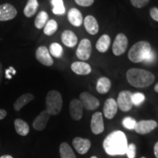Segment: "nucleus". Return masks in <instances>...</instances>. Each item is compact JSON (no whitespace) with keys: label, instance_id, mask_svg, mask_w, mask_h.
Returning <instances> with one entry per match:
<instances>
[{"label":"nucleus","instance_id":"nucleus-1","mask_svg":"<svg viewBox=\"0 0 158 158\" xmlns=\"http://www.w3.org/2000/svg\"><path fill=\"white\" fill-rule=\"evenodd\" d=\"M103 149L108 155L111 156L123 155L126 154L128 142L126 135L122 131L116 130L105 138Z\"/></svg>","mask_w":158,"mask_h":158},{"label":"nucleus","instance_id":"nucleus-2","mask_svg":"<svg viewBox=\"0 0 158 158\" xmlns=\"http://www.w3.org/2000/svg\"><path fill=\"white\" fill-rule=\"evenodd\" d=\"M126 78L131 86L136 88L147 87L155 81V76L149 71L140 68H131L126 73Z\"/></svg>","mask_w":158,"mask_h":158},{"label":"nucleus","instance_id":"nucleus-3","mask_svg":"<svg viewBox=\"0 0 158 158\" xmlns=\"http://www.w3.org/2000/svg\"><path fill=\"white\" fill-rule=\"evenodd\" d=\"M151 45L147 41H139L134 44L128 52V58L134 63L143 62L150 51Z\"/></svg>","mask_w":158,"mask_h":158},{"label":"nucleus","instance_id":"nucleus-4","mask_svg":"<svg viewBox=\"0 0 158 158\" xmlns=\"http://www.w3.org/2000/svg\"><path fill=\"white\" fill-rule=\"evenodd\" d=\"M62 97L58 91L51 90L48 92L45 98L46 110L50 115H58L62 110Z\"/></svg>","mask_w":158,"mask_h":158},{"label":"nucleus","instance_id":"nucleus-5","mask_svg":"<svg viewBox=\"0 0 158 158\" xmlns=\"http://www.w3.org/2000/svg\"><path fill=\"white\" fill-rule=\"evenodd\" d=\"M132 94L130 91H122L117 98V106L123 112H127L132 109L133 104L132 101Z\"/></svg>","mask_w":158,"mask_h":158},{"label":"nucleus","instance_id":"nucleus-6","mask_svg":"<svg viewBox=\"0 0 158 158\" xmlns=\"http://www.w3.org/2000/svg\"><path fill=\"white\" fill-rule=\"evenodd\" d=\"M128 45V40L126 35L123 33H119L116 35L112 47L114 54L115 56H120L123 54L127 50Z\"/></svg>","mask_w":158,"mask_h":158},{"label":"nucleus","instance_id":"nucleus-7","mask_svg":"<svg viewBox=\"0 0 158 158\" xmlns=\"http://www.w3.org/2000/svg\"><path fill=\"white\" fill-rule=\"evenodd\" d=\"M79 98H80L79 100L81 102L83 106L87 110H95L100 106V101L98 99L87 92L81 93Z\"/></svg>","mask_w":158,"mask_h":158},{"label":"nucleus","instance_id":"nucleus-8","mask_svg":"<svg viewBox=\"0 0 158 158\" xmlns=\"http://www.w3.org/2000/svg\"><path fill=\"white\" fill-rule=\"evenodd\" d=\"M92 54V43L89 39H83L76 50V56L82 61L89 59Z\"/></svg>","mask_w":158,"mask_h":158},{"label":"nucleus","instance_id":"nucleus-9","mask_svg":"<svg viewBox=\"0 0 158 158\" xmlns=\"http://www.w3.org/2000/svg\"><path fill=\"white\" fill-rule=\"evenodd\" d=\"M35 57L40 63L45 65V66L50 67L52 66L54 64V60H53L52 57L51 56L48 49L43 45L40 46L37 49L36 53H35Z\"/></svg>","mask_w":158,"mask_h":158},{"label":"nucleus","instance_id":"nucleus-10","mask_svg":"<svg viewBox=\"0 0 158 158\" xmlns=\"http://www.w3.org/2000/svg\"><path fill=\"white\" fill-rule=\"evenodd\" d=\"M157 122L155 120H141L136 123L135 130L141 135L149 133L157 127Z\"/></svg>","mask_w":158,"mask_h":158},{"label":"nucleus","instance_id":"nucleus-11","mask_svg":"<svg viewBox=\"0 0 158 158\" xmlns=\"http://www.w3.org/2000/svg\"><path fill=\"white\" fill-rule=\"evenodd\" d=\"M17 15L14 6L5 3L0 5V21H7L13 19Z\"/></svg>","mask_w":158,"mask_h":158},{"label":"nucleus","instance_id":"nucleus-12","mask_svg":"<svg viewBox=\"0 0 158 158\" xmlns=\"http://www.w3.org/2000/svg\"><path fill=\"white\" fill-rule=\"evenodd\" d=\"M90 126L94 135H99L104 131V122L101 112H95L92 115Z\"/></svg>","mask_w":158,"mask_h":158},{"label":"nucleus","instance_id":"nucleus-13","mask_svg":"<svg viewBox=\"0 0 158 158\" xmlns=\"http://www.w3.org/2000/svg\"><path fill=\"white\" fill-rule=\"evenodd\" d=\"M83 110H84V106L80 100L78 99H73L71 100L69 106V110H70V115L73 119L76 121L81 119Z\"/></svg>","mask_w":158,"mask_h":158},{"label":"nucleus","instance_id":"nucleus-14","mask_svg":"<svg viewBox=\"0 0 158 158\" xmlns=\"http://www.w3.org/2000/svg\"><path fill=\"white\" fill-rule=\"evenodd\" d=\"M73 146L77 152L80 155H85L90 149L91 141L87 138L76 137L73 140Z\"/></svg>","mask_w":158,"mask_h":158},{"label":"nucleus","instance_id":"nucleus-15","mask_svg":"<svg viewBox=\"0 0 158 158\" xmlns=\"http://www.w3.org/2000/svg\"><path fill=\"white\" fill-rule=\"evenodd\" d=\"M50 114L46 110H43L38 116L35 118V119L33 122L32 126L35 130L37 131H42L45 128L48 123L49 118H50Z\"/></svg>","mask_w":158,"mask_h":158},{"label":"nucleus","instance_id":"nucleus-16","mask_svg":"<svg viewBox=\"0 0 158 158\" xmlns=\"http://www.w3.org/2000/svg\"><path fill=\"white\" fill-rule=\"evenodd\" d=\"M117 102L113 98H108L106 100L103 107L104 115L108 119L113 118L117 113Z\"/></svg>","mask_w":158,"mask_h":158},{"label":"nucleus","instance_id":"nucleus-17","mask_svg":"<svg viewBox=\"0 0 158 158\" xmlns=\"http://www.w3.org/2000/svg\"><path fill=\"white\" fill-rule=\"evenodd\" d=\"M71 70L75 73L80 76H86L92 71V68L87 63L84 62H75L71 64Z\"/></svg>","mask_w":158,"mask_h":158},{"label":"nucleus","instance_id":"nucleus-18","mask_svg":"<svg viewBox=\"0 0 158 158\" xmlns=\"http://www.w3.org/2000/svg\"><path fill=\"white\" fill-rule=\"evenodd\" d=\"M85 29L89 34L94 35L99 31V25L95 18L92 15H87L84 21Z\"/></svg>","mask_w":158,"mask_h":158},{"label":"nucleus","instance_id":"nucleus-19","mask_svg":"<svg viewBox=\"0 0 158 158\" xmlns=\"http://www.w3.org/2000/svg\"><path fill=\"white\" fill-rule=\"evenodd\" d=\"M61 39L63 44L69 48H73L78 43V37L73 31L70 30H65L62 32Z\"/></svg>","mask_w":158,"mask_h":158},{"label":"nucleus","instance_id":"nucleus-20","mask_svg":"<svg viewBox=\"0 0 158 158\" xmlns=\"http://www.w3.org/2000/svg\"><path fill=\"white\" fill-rule=\"evenodd\" d=\"M68 19L69 22L74 27H80L83 23L81 13L76 8H71L68 11Z\"/></svg>","mask_w":158,"mask_h":158},{"label":"nucleus","instance_id":"nucleus-21","mask_svg":"<svg viewBox=\"0 0 158 158\" xmlns=\"http://www.w3.org/2000/svg\"><path fill=\"white\" fill-rule=\"evenodd\" d=\"M34 99L35 96L33 95L32 94H23L21 96H20L19 98L15 100L14 104H13V108H14L15 110L19 111L23 106H25L26 105L28 104L29 102H31V100H33Z\"/></svg>","mask_w":158,"mask_h":158},{"label":"nucleus","instance_id":"nucleus-22","mask_svg":"<svg viewBox=\"0 0 158 158\" xmlns=\"http://www.w3.org/2000/svg\"><path fill=\"white\" fill-rule=\"evenodd\" d=\"M111 87V82L109 78L106 77H101L97 82L96 89L100 94H106L109 92Z\"/></svg>","mask_w":158,"mask_h":158},{"label":"nucleus","instance_id":"nucleus-23","mask_svg":"<svg viewBox=\"0 0 158 158\" xmlns=\"http://www.w3.org/2000/svg\"><path fill=\"white\" fill-rule=\"evenodd\" d=\"M14 126L16 133L21 136L27 135L29 133V126L25 121L21 118H16L14 121Z\"/></svg>","mask_w":158,"mask_h":158},{"label":"nucleus","instance_id":"nucleus-24","mask_svg":"<svg viewBox=\"0 0 158 158\" xmlns=\"http://www.w3.org/2000/svg\"><path fill=\"white\" fill-rule=\"evenodd\" d=\"M110 45V37L108 35H103L99 38L96 43V48L99 52L105 53L109 48Z\"/></svg>","mask_w":158,"mask_h":158},{"label":"nucleus","instance_id":"nucleus-25","mask_svg":"<svg viewBox=\"0 0 158 158\" xmlns=\"http://www.w3.org/2000/svg\"><path fill=\"white\" fill-rule=\"evenodd\" d=\"M38 6L39 4L37 0H28L27 5L23 9V14L27 18L32 17L37 13Z\"/></svg>","mask_w":158,"mask_h":158},{"label":"nucleus","instance_id":"nucleus-26","mask_svg":"<svg viewBox=\"0 0 158 158\" xmlns=\"http://www.w3.org/2000/svg\"><path fill=\"white\" fill-rule=\"evenodd\" d=\"M59 154L61 158H76L72 148L66 142H63L59 146Z\"/></svg>","mask_w":158,"mask_h":158},{"label":"nucleus","instance_id":"nucleus-27","mask_svg":"<svg viewBox=\"0 0 158 158\" xmlns=\"http://www.w3.org/2000/svg\"><path fill=\"white\" fill-rule=\"evenodd\" d=\"M48 21V15L45 11H40L37 14L35 20V26L37 29H41L44 28L45 25Z\"/></svg>","mask_w":158,"mask_h":158},{"label":"nucleus","instance_id":"nucleus-28","mask_svg":"<svg viewBox=\"0 0 158 158\" xmlns=\"http://www.w3.org/2000/svg\"><path fill=\"white\" fill-rule=\"evenodd\" d=\"M51 5L53 6V13L55 15H64L65 13V7L63 0H52Z\"/></svg>","mask_w":158,"mask_h":158},{"label":"nucleus","instance_id":"nucleus-29","mask_svg":"<svg viewBox=\"0 0 158 158\" xmlns=\"http://www.w3.org/2000/svg\"><path fill=\"white\" fill-rule=\"evenodd\" d=\"M57 29H58V24H57L56 21L55 20L51 19L48 21V22L45 25L43 31L46 35L51 36L56 32Z\"/></svg>","mask_w":158,"mask_h":158},{"label":"nucleus","instance_id":"nucleus-30","mask_svg":"<svg viewBox=\"0 0 158 158\" xmlns=\"http://www.w3.org/2000/svg\"><path fill=\"white\" fill-rule=\"evenodd\" d=\"M49 53L56 58H60L63 54L62 47L57 43H51L49 47Z\"/></svg>","mask_w":158,"mask_h":158},{"label":"nucleus","instance_id":"nucleus-31","mask_svg":"<svg viewBox=\"0 0 158 158\" xmlns=\"http://www.w3.org/2000/svg\"><path fill=\"white\" fill-rule=\"evenodd\" d=\"M136 123L137 122L135 118L130 116H127L122 120V125L127 130H135Z\"/></svg>","mask_w":158,"mask_h":158},{"label":"nucleus","instance_id":"nucleus-32","mask_svg":"<svg viewBox=\"0 0 158 158\" xmlns=\"http://www.w3.org/2000/svg\"><path fill=\"white\" fill-rule=\"evenodd\" d=\"M145 100V95L141 92H136L132 94V101L133 106H138L141 103H143Z\"/></svg>","mask_w":158,"mask_h":158},{"label":"nucleus","instance_id":"nucleus-33","mask_svg":"<svg viewBox=\"0 0 158 158\" xmlns=\"http://www.w3.org/2000/svg\"><path fill=\"white\" fill-rule=\"evenodd\" d=\"M126 155L128 158H135L136 155V146L134 143L128 144V147L126 151Z\"/></svg>","mask_w":158,"mask_h":158},{"label":"nucleus","instance_id":"nucleus-34","mask_svg":"<svg viewBox=\"0 0 158 158\" xmlns=\"http://www.w3.org/2000/svg\"><path fill=\"white\" fill-rule=\"evenodd\" d=\"M149 0H130L132 5L137 8H142L149 3Z\"/></svg>","mask_w":158,"mask_h":158},{"label":"nucleus","instance_id":"nucleus-35","mask_svg":"<svg viewBox=\"0 0 158 158\" xmlns=\"http://www.w3.org/2000/svg\"><path fill=\"white\" fill-rule=\"evenodd\" d=\"M155 59H156L155 53L153 51H151L143 62H144V64H153L154 62L155 61Z\"/></svg>","mask_w":158,"mask_h":158},{"label":"nucleus","instance_id":"nucleus-36","mask_svg":"<svg viewBox=\"0 0 158 158\" xmlns=\"http://www.w3.org/2000/svg\"><path fill=\"white\" fill-rule=\"evenodd\" d=\"M77 5L81 6V7H89L92 5L94 0H75Z\"/></svg>","mask_w":158,"mask_h":158},{"label":"nucleus","instance_id":"nucleus-37","mask_svg":"<svg viewBox=\"0 0 158 158\" xmlns=\"http://www.w3.org/2000/svg\"><path fill=\"white\" fill-rule=\"evenodd\" d=\"M150 15L153 20L158 21V9L157 7H152L150 10Z\"/></svg>","mask_w":158,"mask_h":158},{"label":"nucleus","instance_id":"nucleus-38","mask_svg":"<svg viewBox=\"0 0 158 158\" xmlns=\"http://www.w3.org/2000/svg\"><path fill=\"white\" fill-rule=\"evenodd\" d=\"M15 73H16V71L15 70V69L10 67V68H9V69H7V70H5V77L8 79H11L12 78L11 74L15 75Z\"/></svg>","mask_w":158,"mask_h":158},{"label":"nucleus","instance_id":"nucleus-39","mask_svg":"<svg viewBox=\"0 0 158 158\" xmlns=\"http://www.w3.org/2000/svg\"><path fill=\"white\" fill-rule=\"evenodd\" d=\"M7 116V111L5 109H0V120H2Z\"/></svg>","mask_w":158,"mask_h":158},{"label":"nucleus","instance_id":"nucleus-40","mask_svg":"<svg viewBox=\"0 0 158 158\" xmlns=\"http://www.w3.org/2000/svg\"><path fill=\"white\" fill-rule=\"evenodd\" d=\"M154 153H155V157L158 158V141L155 143V147H154Z\"/></svg>","mask_w":158,"mask_h":158},{"label":"nucleus","instance_id":"nucleus-41","mask_svg":"<svg viewBox=\"0 0 158 158\" xmlns=\"http://www.w3.org/2000/svg\"><path fill=\"white\" fill-rule=\"evenodd\" d=\"M3 78V70H2V64L0 62V85H1L2 81Z\"/></svg>","mask_w":158,"mask_h":158},{"label":"nucleus","instance_id":"nucleus-42","mask_svg":"<svg viewBox=\"0 0 158 158\" xmlns=\"http://www.w3.org/2000/svg\"><path fill=\"white\" fill-rule=\"evenodd\" d=\"M0 158H13L12 157L11 155H2V157H0Z\"/></svg>","mask_w":158,"mask_h":158},{"label":"nucleus","instance_id":"nucleus-43","mask_svg":"<svg viewBox=\"0 0 158 158\" xmlns=\"http://www.w3.org/2000/svg\"><path fill=\"white\" fill-rule=\"evenodd\" d=\"M155 91L156 92H158V83L157 84L155 85Z\"/></svg>","mask_w":158,"mask_h":158},{"label":"nucleus","instance_id":"nucleus-44","mask_svg":"<svg viewBox=\"0 0 158 158\" xmlns=\"http://www.w3.org/2000/svg\"><path fill=\"white\" fill-rule=\"evenodd\" d=\"M90 158H98L96 157V156H92V157H91Z\"/></svg>","mask_w":158,"mask_h":158},{"label":"nucleus","instance_id":"nucleus-45","mask_svg":"<svg viewBox=\"0 0 158 158\" xmlns=\"http://www.w3.org/2000/svg\"><path fill=\"white\" fill-rule=\"evenodd\" d=\"M141 158H146V157H141Z\"/></svg>","mask_w":158,"mask_h":158}]
</instances>
